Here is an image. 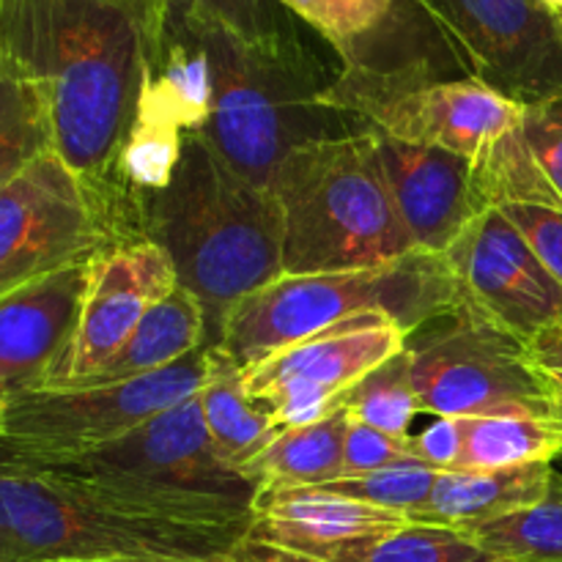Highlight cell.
<instances>
[{"label":"cell","mask_w":562,"mask_h":562,"mask_svg":"<svg viewBox=\"0 0 562 562\" xmlns=\"http://www.w3.org/2000/svg\"><path fill=\"white\" fill-rule=\"evenodd\" d=\"M459 423L461 456L456 470L461 472L508 470L538 461L552 464L562 456L560 412H503Z\"/></svg>","instance_id":"cell-24"},{"label":"cell","mask_w":562,"mask_h":562,"mask_svg":"<svg viewBox=\"0 0 562 562\" xmlns=\"http://www.w3.org/2000/svg\"><path fill=\"white\" fill-rule=\"evenodd\" d=\"M53 151L49 110L36 82L0 53V190Z\"/></svg>","instance_id":"cell-25"},{"label":"cell","mask_w":562,"mask_h":562,"mask_svg":"<svg viewBox=\"0 0 562 562\" xmlns=\"http://www.w3.org/2000/svg\"><path fill=\"white\" fill-rule=\"evenodd\" d=\"M340 409L349 415V420L376 428L395 439H409L412 423L423 415L412 379L409 346L360 379L344 395Z\"/></svg>","instance_id":"cell-26"},{"label":"cell","mask_w":562,"mask_h":562,"mask_svg":"<svg viewBox=\"0 0 562 562\" xmlns=\"http://www.w3.org/2000/svg\"><path fill=\"white\" fill-rule=\"evenodd\" d=\"M404 525L406 516L324 488H274L258 492L247 543L294 562H324Z\"/></svg>","instance_id":"cell-18"},{"label":"cell","mask_w":562,"mask_h":562,"mask_svg":"<svg viewBox=\"0 0 562 562\" xmlns=\"http://www.w3.org/2000/svg\"><path fill=\"white\" fill-rule=\"evenodd\" d=\"M406 459H412L409 439H395L390 437V434H382L376 431V428L351 420L344 442V467H340V477L368 475V472L384 470V467H393Z\"/></svg>","instance_id":"cell-33"},{"label":"cell","mask_w":562,"mask_h":562,"mask_svg":"<svg viewBox=\"0 0 562 562\" xmlns=\"http://www.w3.org/2000/svg\"><path fill=\"white\" fill-rule=\"evenodd\" d=\"M241 373L225 351L206 346V382L198 393L203 423L220 459L236 470L256 459L280 434L272 417L245 393Z\"/></svg>","instance_id":"cell-23"},{"label":"cell","mask_w":562,"mask_h":562,"mask_svg":"<svg viewBox=\"0 0 562 562\" xmlns=\"http://www.w3.org/2000/svg\"><path fill=\"white\" fill-rule=\"evenodd\" d=\"M373 140L390 195L417 250L445 252L488 209L470 159L393 140L382 132H373Z\"/></svg>","instance_id":"cell-16"},{"label":"cell","mask_w":562,"mask_h":562,"mask_svg":"<svg viewBox=\"0 0 562 562\" xmlns=\"http://www.w3.org/2000/svg\"><path fill=\"white\" fill-rule=\"evenodd\" d=\"M209 58V110L201 135L231 168L258 187H272L280 162L296 146L329 137V110L318 104L305 47L258 44L192 0Z\"/></svg>","instance_id":"cell-5"},{"label":"cell","mask_w":562,"mask_h":562,"mask_svg":"<svg viewBox=\"0 0 562 562\" xmlns=\"http://www.w3.org/2000/svg\"><path fill=\"white\" fill-rule=\"evenodd\" d=\"M300 22L327 38L344 66L404 69L437 66L434 53L450 44L417 0H278ZM456 58V55H453Z\"/></svg>","instance_id":"cell-19"},{"label":"cell","mask_w":562,"mask_h":562,"mask_svg":"<svg viewBox=\"0 0 562 562\" xmlns=\"http://www.w3.org/2000/svg\"><path fill=\"white\" fill-rule=\"evenodd\" d=\"M470 77L519 104L562 97V33L541 0H417Z\"/></svg>","instance_id":"cell-13"},{"label":"cell","mask_w":562,"mask_h":562,"mask_svg":"<svg viewBox=\"0 0 562 562\" xmlns=\"http://www.w3.org/2000/svg\"><path fill=\"white\" fill-rule=\"evenodd\" d=\"M349 423L344 409H335L311 426L285 428L241 472L261 492L327 486L340 477Z\"/></svg>","instance_id":"cell-22"},{"label":"cell","mask_w":562,"mask_h":562,"mask_svg":"<svg viewBox=\"0 0 562 562\" xmlns=\"http://www.w3.org/2000/svg\"><path fill=\"white\" fill-rule=\"evenodd\" d=\"M272 192L283 214V274L376 269L417 250L368 126L296 146L280 162Z\"/></svg>","instance_id":"cell-3"},{"label":"cell","mask_w":562,"mask_h":562,"mask_svg":"<svg viewBox=\"0 0 562 562\" xmlns=\"http://www.w3.org/2000/svg\"><path fill=\"white\" fill-rule=\"evenodd\" d=\"M137 236L124 201L47 151L0 190V296Z\"/></svg>","instance_id":"cell-9"},{"label":"cell","mask_w":562,"mask_h":562,"mask_svg":"<svg viewBox=\"0 0 562 562\" xmlns=\"http://www.w3.org/2000/svg\"><path fill=\"white\" fill-rule=\"evenodd\" d=\"M203 3L250 42L274 44V47H302L294 22L285 16L289 9L280 5L278 0H203Z\"/></svg>","instance_id":"cell-31"},{"label":"cell","mask_w":562,"mask_h":562,"mask_svg":"<svg viewBox=\"0 0 562 562\" xmlns=\"http://www.w3.org/2000/svg\"><path fill=\"white\" fill-rule=\"evenodd\" d=\"M409 333L387 313L366 311L274 351L241 373L245 393L280 431L311 426L340 409L344 395L373 368L401 355Z\"/></svg>","instance_id":"cell-12"},{"label":"cell","mask_w":562,"mask_h":562,"mask_svg":"<svg viewBox=\"0 0 562 562\" xmlns=\"http://www.w3.org/2000/svg\"><path fill=\"white\" fill-rule=\"evenodd\" d=\"M203 346H206V313H203L201 300L184 285H176L143 316L130 340L115 351L113 360L104 362L77 387H99V384H119L148 376L184 360L187 355Z\"/></svg>","instance_id":"cell-21"},{"label":"cell","mask_w":562,"mask_h":562,"mask_svg":"<svg viewBox=\"0 0 562 562\" xmlns=\"http://www.w3.org/2000/svg\"><path fill=\"white\" fill-rule=\"evenodd\" d=\"M0 417H3V404H0Z\"/></svg>","instance_id":"cell-39"},{"label":"cell","mask_w":562,"mask_h":562,"mask_svg":"<svg viewBox=\"0 0 562 562\" xmlns=\"http://www.w3.org/2000/svg\"><path fill=\"white\" fill-rule=\"evenodd\" d=\"M316 99L393 140L459 154L475 165L477 176L519 130L525 110L475 77L448 80L428 64L404 69L344 66Z\"/></svg>","instance_id":"cell-8"},{"label":"cell","mask_w":562,"mask_h":562,"mask_svg":"<svg viewBox=\"0 0 562 562\" xmlns=\"http://www.w3.org/2000/svg\"><path fill=\"white\" fill-rule=\"evenodd\" d=\"M470 536L497 562H562V477L549 499L475 527Z\"/></svg>","instance_id":"cell-28"},{"label":"cell","mask_w":562,"mask_h":562,"mask_svg":"<svg viewBox=\"0 0 562 562\" xmlns=\"http://www.w3.org/2000/svg\"><path fill=\"white\" fill-rule=\"evenodd\" d=\"M497 209L519 228L538 261L562 285V209L547 203H503Z\"/></svg>","instance_id":"cell-32"},{"label":"cell","mask_w":562,"mask_h":562,"mask_svg":"<svg viewBox=\"0 0 562 562\" xmlns=\"http://www.w3.org/2000/svg\"><path fill=\"white\" fill-rule=\"evenodd\" d=\"M44 467L137 514L192 525L250 527L261 492L245 472L220 459L198 395L115 442Z\"/></svg>","instance_id":"cell-7"},{"label":"cell","mask_w":562,"mask_h":562,"mask_svg":"<svg viewBox=\"0 0 562 562\" xmlns=\"http://www.w3.org/2000/svg\"><path fill=\"white\" fill-rule=\"evenodd\" d=\"M203 382L206 346L130 382L22 393L3 406L0 456L47 464L88 453L198 395Z\"/></svg>","instance_id":"cell-10"},{"label":"cell","mask_w":562,"mask_h":562,"mask_svg":"<svg viewBox=\"0 0 562 562\" xmlns=\"http://www.w3.org/2000/svg\"><path fill=\"white\" fill-rule=\"evenodd\" d=\"M558 25H560V33H562V14H558Z\"/></svg>","instance_id":"cell-38"},{"label":"cell","mask_w":562,"mask_h":562,"mask_svg":"<svg viewBox=\"0 0 562 562\" xmlns=\"http://www.w3.org/2000/svg\"><path fill=\"white\" fill-rule=\"evenodd\" d=\"M541 3H543V5H547V9H549V11H552V14H554V16H558V14H562V0H541Z\"/></svg>","instance_id":"cell-37"},{"label":"cell","mask_w":562,"mask_h":562,"mask_svg":"<svg viewBox=\"0 0 562 562\" xmlns=\"http://www.w3.org/2000/svg\"><path fill=\"white\" fill-rule=\"evenodd\" d=\"M437 470L420 464L417 459H406L393 467H384V470L357 477H340V481H333L318 488L340 494V497L360 499V503L376 505V508L393 510V514L412 519V516H417L426 508L428 497H431L434 486H437Z\"/></svg>","instance_id":"cell-29"},{"label":"cell","mask_w":562,"mask_h":562,"mask_svg":"<svg viewBox=\"0 0 562 562\" xmlns=\"http://www.w3.org/2000/svg\"><path fill=\"white\" fill-rule=\"evenodd\" d=\"M543 376V382H547V390L549 395H552L554 406L562 412V371H538Z\"/></svg>","instance_id":"cell-36"},{"label":"cell","mask_w":562,"mask_h":562,"mask_svg":"<svg viewBox=\"0 0 562 562\" xmlns=\"http://www.w3.org/2000/svg\"><path fill=\"white\" fill-rule=\"evenodd\" d=\"M560 327H562V324H560Z\"/></svg>","instance_id":"cell-40"},{"label":"cell","mask_w":562,"mask_h":562,"mask_svg":"<svg viewBox=\"0 0 562 562\" xmlns=\"http://www.w3.org/2000/svg\"><path fill=\"white\" fill-rule=\"evenodd\" d=\"M461 291V311L532 340L562 324V285L499 209H486L445 250Z\"/></svg>","instance_id":"cell-14"},{"label":"cell","mask_w":562,"mask_h":562,"mask_svg":"<svg viewBox=\"0 0 562 562\" xmlns=\"http://www.w3.org/2000/svg\"><path fill=\"white\" fill-rule=\"evenodd\" d=\"M176 285L173 261L146 236L119 241L93 256L75 335L44 387L64 390L86 382L113 360L143 316Z\"/></svg>","instance_id":"cell-15"},{"label":"cell","mask_w":562,"mask_h":562,"mask_svg":"<svg viewBox=\"0 0 562 562\" xmlns=\"http://www.w3.org/2000/svg\"><path fill=\"white\" fill-rule=\"evenodd\" d=\"M247 532L137 514L53 467L0 456V562L212 558L245 547Z\"/></svg>","instance_id":"cell-4"},{"label":"cell","mask_w":562,"mask_h":562,"mask_svg":"<svg viewBox=\"0 0 562 562\" xmlns=\"http://www.w3.org/2000/svg\"><path fill=\"white\" fill-rule=\"evenodd\" d=\"M409 362L423 415L464 420L503 412H560L527 357L525 340L472 313H456L450 327L409 346Z\"/></svg>","instance_id":"cell-11"},{"label":"cell","mask_w":562,"mask_h":562,"mask_svg":"<svg viewBox=\"0 0 562 562\" xmlns=\"http://www.w3.org/2000/svg\"><path fill=\"white\" fill-rule=\"evenodd\" d=\"M263 549H256L250 547V543H245L241 549H236V552H228V554H212V558H170V554H148V558H115V560H93V562H283L285 558L278 560H269V558H261Z\"/></svg>","instance_id":"cell-35"},{"label":"cell","mask_w":562,"mask_h":562,"mask_svg":"<svg viewBox=\"0 0 562 562\" xmlns=\"http://www.w3.org/2000/svg\"><path fill=\"white\" fill-rule=\"evenodd\" d=\"M379 311L406 333L461 311L445 252L415 250L387 267L329 274H280L241 296L220 327L217 346L241 371L357 313Z\"/></svg>","instance_id":"cell-6"},{"label":"cell","mask_w":562,"mask_h":562,"mask_svg":"<svg viewBox=\"0 0 562 562\" xmlns=\"http://www.w3.org/2000/svg\"><path fill=\"white\" fill-rule=\"evenodd\" d=\"M91 261L38 278L0 296V404L44 387L75 335Z\"/></svg>","instance_id":"cell-17"},{"label":"cell","mask_w":562,"mask_h":562,"mask_svg":"<svg viewBox=\"0 0 562 562\" xmlns=\"http://www.w3.org/2000/svg\"><path fill=\"white\" fill-rule=\"evenodd\" d=\"M324 562H497L470 532L453 527L409 525L340 549Z\"/></svg>","instance_id":"cell-27"},{"label":"cell","mask_w":562,"mask_h":562,"mask_svg":"<svg viewBox=\"0 0 562 562\" xmlns=\"http://www.w3.org/2000/svg\"><path fill=\"white\" fill-rule=\"evenodd\" d=\"M135 225L201 300L206 346L241 296L283 274V214L272 187L236 173L195 132L181 135L168 184L135 201Z\"/></svg>","instance_id":"cell-2"},{"label":"cell","mask_w":562,"mask_h":562,"mask_svg":"<svg viewBox=\"0 0 562 562\" xmlns=\"http://www.w3.org/2000/svg\"><path fill=\"white\" fill-rule=\"evenodd\" d=\"M162 20L165 0H0V53L42 91L53 151L124 203L119 168Z\"/></svg>","instance_id":"cell-1"},{"label":"cell","mask_w":562,"mask_h":562,"mask_svg":"<svg viewBox=\"0 0 562 562\" xmlns=\"http://www.w3.org/2000/svg\"><path fill=\"white\" fill-rule=\"evenodd\" d=\"M519 137L541 179L549 206L562 209V97L525 104Z\"/></svg>","instance_id":"cell-30"},{"label":"cell","mask_w":562,"mask_h":562,"mask_svg":"<svg viewBox=\"0 0 562 562\" xmlns=\"http://www.w3.org/2000/svg\"><path fill=\"white\" fill-rule=\"evenodd\" d=\"M412 459L437 472H453L461 456L459 417H434L423 431L409 434Z\"/></svg>","instance_id":"cell-34"},{"label":"cell","mask_w":562,"mask_h":562,"mask_svg":"<svg viewBox=\"0 0 562 562\" xmlns=\"http://www.w3.org/2000/svg\"><path fill=\"white\" fill-rule=\"evenodd\" d=\"M558 486L560 475L547 461L488 472H439L426 508L409 521L470 532L543 503Z\"/></svg>","instance_id":"cell-20"}]
</instances>
